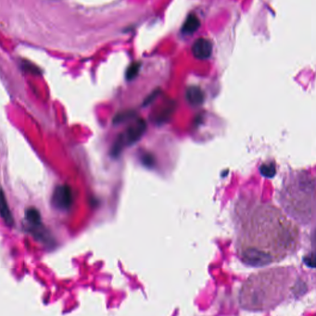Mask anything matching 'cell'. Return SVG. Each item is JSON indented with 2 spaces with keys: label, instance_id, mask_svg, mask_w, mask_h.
<instances>
[{
  "label": "cell",
  "instance_id": "5b68a950",
  "mask_svg": "<svg viewBox=\"0 0 316 316\" xmlns=\"http://www.w3.org/2000/svg\"><path fill=\"white\" fill-rule=\"evenodd\" d=\"M192 52L199 60H206L210 58L212 52V45L211 41L206 38H199L193 44Z\"/></svg>",
  "mask_w": 316,
  "mask_h": 316
},
{
  "label": "cell",
  "instance_id": "7a4b0ae2",
  "mask_svg": "<svg viewBox=\"0 0 316 316\" xmlns=\"http://www.w3.org/2000/svg\"><path fill=\"white\" fill-rule=\"evenodd\" d=\"M298 285L295 268L276 267L253 274L243 283L239 304L246 311L266 312L274 310L289 296Z\"/></svg>",
  "mask_w": 316,
  "mask_h": 316
},
{
  "label": "cell",
  "instance_id": "8992f818",
  "mask_svg": "<svg viewBox=\"0 0 316 316\" xmlns=\"http://www.w3.org/2000/svg\"><path fill=\"white\" fill-rule=\"evenodd\" d=\"M0 216L8 225L12 226L14 224V219L11 209L9 207L8 201L6 200L5 193L2 190H0Z\"/></svg>",
  "mask_w": 316,
  "mask_h": 316
},
{
  "label": "cell",
  "instance_id": "9c48e42d",
  "mask_svg": "<svg viewBox=\"0 0 316 316\" xmlns=\"http://www.w3.org/2000/svg\"><path fill=\"white\" fill-rule=\"evenodd\" d=\"M187 96L192 104H200L203 101V93L199 87H190L188 90Z\"/></svg>",
  "mask_w": 316,
  "mask_h": 316
},
{
  "label": "cell",
  "instance_id": "6da1fadb",
  "mask_svg": "<svg viewBox=\"0 0 316 316\" xmlns=\"http://www.w3.org/2000/svg\"><path fill=\"white\" fill-rule=\"evenodd\" d=\"M300 229L281 210L270 204L255 208L243 221L236 250L243 264L263 267L292 255L300 246Z\"/></svg>",
  "mask_w": 316,
  "mask_h": 316
},
{
  "label": "cell",
  "instance_id": "52a82bcc",
  "mask_svg": "<svg viewBox=\"0 0 316 316\" xmlns=\"http://www.w3.org/2000/svg\"><path fill=\"white\" fill-rule=\"evenodd\" d=\"M25 220L28 222L30 228L36 227L42 224L41 222V215L38 210L35 208H29L25 212Z\"/></svg>",
  "mask_w": 316,
  "mask_h": 316
},
{
  "label": "cell",
  "instance_id": "3957f363",
  "mask_svg": "<svg viewBox=\"0 0 316 316\" xmlns=\"http://www.w3.org/2000/svg\"><path fill=\"white\" fill-rule=\"evenodd\" d=\"M278 201L294 221L308 225L316 217V180L305 172L287 176L279 192Z\"/></svg>",
  "mask_w": 316,
  "mask_h": 316
},
{
  "label": "cell",
  "instance_id": "277c9868",
  "mask_svg": "<svg viewBox=\"0 0 316 316\" xmlns=\"http://www.w3.org/2000/svg\"><path fill=\"white\" fill-rule=\"evenodd\" d=\"M74 204V194L67 185H60L53 191L52 205L58 210L68 211Z\"/></svg>",
  "mask_w": 316,
  "mask_h": 316
},
{
  "label": "cell",
  "instance_id": "30bf717a",
  "mask_svg": "<svg viewBox=\"0 0 316 316\" xmlns=\"http://www.w3.org/2000/svg\"><path fill=\"white\" fill-rule=\"evenodd\" d=\"M139 68H140V63H136L132 64L127 72L128 79H133L134 77H136L139 72Z\"/></svg>",
  "mask_w": 316,
  "mask_h": 316
},
{
  "label": "cell",
  "instance_id": "ba28073f",
  "mask_svg": "<svg viewBox=\"0 0 316 316\" xmlns=\"http://www.w3.org/2000/svg\"><path fill=\"white\" fill-rule=\"evenodd\" d=\"M200 21L199 18L196 15L191 14L188 17L187 21H185L182 30L185 33H193L200 28Z\"/></svg>",
  "mask_w": 316,
  "mask_h": 316
}]
</instances>
